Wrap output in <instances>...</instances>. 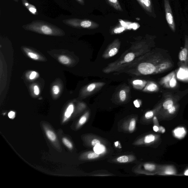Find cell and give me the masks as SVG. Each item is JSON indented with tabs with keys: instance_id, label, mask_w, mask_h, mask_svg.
Segmentation results:
<instances>
[{
	"instance_id": "ee69618b",
	"label": "cell",
	"mask_w": 188,
	"mask_h": 188,
	"mask_svg": "<svg viewBox=\"0 0 188 188\" xmlns=\"http://www.w3.org/2000/svg\"><path fill=\"white\" fill-rule=\"evenodd\" d=\"M165 174H174V171H170V170H168L165 172Z\"/></svg>"
},
{
	"instance_id": "60d3db41",
	"label": "cell",
	"mask_w": 188,
	"mask_h": 188,
	"mask_svg": "<svg viewBox=\"0 0 188 188\" xmlns=\"http://www.w3.org/2000/svg\"><path fill=\"white\" fill-rule=\"evenodd\" d=\"M159 131H158V132L162 133V134H163V133L165 132V129L162 126L159 127Z\"/></svg>"
},
{
	"instance_id": "ab89813d",
	"label": "cell",
	"mask_w": 188,
	"mask_h": 188,
	"mask_svg": "<svg viewBox=\"0 0 188 188\" xmlns=\"http://www.w3.org/2000/svg\"><path fill=\"white\" fill-rule=\"evenodd\" d=\"M153 122L155 125H157L158 127H159V123L158 122V119H157L156 117H154L153 118Z\"/></svg>"
},
{
	"instance_id": "d590c367",
	"label": "cell",
	"mask_w": 188,
	"mask_h": 188,
	"mask_svg": "<svg viewBox=\"0 0 188 188\" xmlns=\"http://www.w3.org/2000/svg\"><path fill=\"white\" fill-rule=\"evenodd\" d=\"M39 87H38L37 86H35L34 87V94L36 95H38L39 94Z\"/></svg>"
},
{
	"instance_id": "5b68a950",
	"label": "cell",
	"mask_w": 188,
	"mask_h": 188,
	"mask_svg": "<svg viewBox=\"0 0 188 188\" xmlns=\"http://www.w3.org/2000/svg\"><path fill=\"white\" fill-rule=\"evenodd\" d=\"M145 11L148 14L153 13L152 3L151 0H137Z\"/></svg>"
},
{
	"instance_id": "2e32d148",
	"label": "cell",
	"mask_w": 188,
	"mask_h": 188,
	"mask_svg": "<svg viewBox=\"0 0 188 188\" xmlns=\"http://www.w3.org/2000/svg\"><path fill=\"white\" fill-rule=\"evenodd\" d=\"M87 119H88V115L87 114H86L81 117L80 119H79V121H78V127H80L84 125L86 122Z\"/></svg>"
},
{
	"instance_id": "f1b7e54d",
	"label": "cell",
	"mask_w": 188,
	"mask_h": 188,
	"mask_svg": "<svg viewBox=\"0 0 188 188\" xmlns=\"http://www.w3.org/2000/svg\"><path fill=\"white\" fill-rule=\"evenodd\" d=\"M52 91L53 94H57L60 92V88L58 86L54 85L53 87Z\"/></svg>"
},
{
	"instance_id": "603a6c76",
	"label": "cell",
	"mask_w": 188,
	"mask_h": 188,
	"mask_svg": "<svg viewBox=\"0 0 188 188\" xmlns=\"http://www.w3.org/2000/svg\"><path fill=\"white\" fill-rule=\"evenodd\" d=\"M117 160L118 162L124 163L128 162L129 158L128 156L124 155V156H121L118 157L117 158Z\"/></svg>"
},
{
	"instance_id": "7bdbcfd3",
	"label": "cell",
	"mask_w": 188,
	"mask_h": 188,
	"mask_svg": "<svg viewBox=\"0 0 188 188\" xmlns=\"http://www.w3.org/2000/svg\"><path fill=\"white\" fill-rule=\"evenodd\" d=\"M159 127L157 126V125H154L153 127V130L155 132H158V131H159Z\"/></svg>"
},
{
	"instance_id": "7c38bea8",
	"label": "cell",
	"mask_w": 188,
	"mask_h": 188,
	"mask_svg": "<svg viewBox=\"0 0 188 188\" xmlns=\"http://www.w3.org/2000/svg\"><path fill=\"white\" fill-rule=\"evenodd\" d=\"M94 152L100 154L105 152L106 149L103 145L100 144L94 146Z\"/></svg>"
},
{
	"instance_id": "ac0fdd59",
	"label": "cell",
	"mask_w": 188,
	"mask_h": 188,
	"mask_svg": "<svg viewBox=\"0 0 188 188\" xmlns=\"http://www.w3.org/2000/svg\"><path fill=\"white\" fill-rule=\"evenodd\" d=\"M26 52L27 53L28 56L29 58H30L31 59L35 60H39V56L37 54H36V53L30 51H26Z\"/></svg>"
},
{
	"instance_id": "74e56055",
	"label": "cell",
	"mask_w": 188,
	"mask_h": 188,
	"mask_svg": "<svg viewBox=\"0 0 188 188\" xmlns=\"http://www.w3.org/2000/svg\"><path fill=\"white\" fill-rule=\"evenodd\" d=\"M36 72L35 71H33L31 73L30 76H29V78L30 79H33L36 77Z\"/></svg>"
},
{
	"instance_id": "7402d4cb",
	"label": "cell",
	"mask_w": 188,
	"mask_h": 188,
	"mask_svg": "<svg viewBox=\"0 0 188 188\" xmlns=\"http://www.w3.org/2000/svg\"><path fill=\"white\" fill-rule=\"evenodd\" d=\"M163 107L165 109H168L173 106V102L171 100H168L163 103Z\"/></svg>"
},
{
	"instance_id": "5bb4252c",
	"label": "cell",
	"mask_w": 188,
	"mask_h": 188,
	"mask_svg": "<svg viewBox=\"0 0 188 188\" xmlns=\"http://www.w3.org/2000/svg\"><path fill=\"white\" fill-rule=\"evenodd\" d=\"M62 142L65 146L68 149H73V146L72 143L66 137H63L62 139Z\"/></svg>"
},
{
	"instance_id": "83f0119b",
	"label": "cell",
	"mask_w": 188,
	"mask_h": 188,
	"mask_svg": "<svg viewBox=\"0 0 188 188\" xmlns=\"http://www.w3.org/2000/svg\"><path fill=\"white\" fill-rule=\"evenodd\" d=\"M118 51L117 49L116 48L112 49L109 52V55L110 57H112L117 54Z\"/></svg>"
},
{
	"instance_id": "3957f363",
	"label": "cell",
	"mask_w": 188,
	"mask_h": 188,
	"mask_svg": "<svg viewBox=\"0 0 188 188\" xmlns=\"http://www.w3.org/2000/svg\"><path fill=\"white\" fill-rule=\"evenodd\" d=\"M164 5L167 23L171 30L174 32L176 30L175 24L169 0H164Z\"/></svg>"
},
{
	"instance_id": "8992f818",
	"label": "cell",
	"mask_w": 188,
	"mask_h": 188,
	"mask_svg": "<svg viewBox=\"0 0 188 188\" xmlns=\"http://www.w3.org/2000/svg\"><path fill=\"white\" fill-rule=\"evenodd\" d=\"M74 111V106L72 104L69 105L67 109L65 111L64 115L63 122L64 123L67 121L71 117Z\"/></svg>"
},
{
	"instance_id": "f35d334b",
	"label": "cell",
	"mask_w": 188,
	"mask_h": 188,
	"mask_svg": "<svg viewBox=\"0 0 188 188\" xmlns=\"http://www.w3.org/2000/svg\"><path fill=\"white\" fill-rule=\"evenodd\" d=\"M143 83V81L141 80H137L134 81V82H133V84L135 85H142Z\"/></svg>"
},
{
	"instance_id": "8d00e7d4",
	"label": "cell",
	"mask_w": 188,
	"mask_h": 188,
	"mask_svg": "<svg viewBox=\"0 0 188 188\" xmlns=\"http://www.w3.org/2000/svg\"><path fill=\"white\" fill-rule=\"evenodd\" d=\"M169 113L171 114H173L176 111V108L174 106H172L169 109H168Z\"/></svg>"
},
{
	"instance_id": "44dd1931",
	"label": "cell",
	"mask_w": 188,
	"mask_h": 188,
	"mask_svg": "<svg viewBox=\"0 0 188 188\" xmlns=\"http://www.w3.org/2000/svg\"><path fill=\"white\" fill-rule=\"evenodd\" d=\"M136 125V121L134 118H133L130 122L129 130L130 132H132L135 129Z\"/></svg>"
},
{
	"instance_id": "b9f144b4",
	"label": "cell",
	"mask_w": 188,
	"mask_h": 188,
	"mask_svg": "<svg viewBox=\"0 0 188 188\" xmlns=\"http://www.w3.org/2000/svg\"><path fill=\"white\" fill-rule=\"evenodd\" d=\"M134 106L137 108H139L140 107L139 103L138 101L136 100L134 102Z\"/></svg>"
},
{
	"instance_id": "d6986e66",
	"label": "cell",
	"mask_w": 188,
	"mask_h": 188,
	"mask_svg": "<svg viewBox=\"0 0 188 188\" xmlns=\"http://www.w3.org/2000/svg\"><path fill=\"white\" fill-rule=\"evenodd\" d=\"M144 167L145 169L149 171H154L156 168V166L154 165L150 164H145Z\"/></svg>"
},
{
	"instance_id": "f6af8a7d",
	"label": "cell",
	"mask_w": 188,
	"mask_h": 188,
	"mask_svg": "<svg viewBox=\"0 0 188 188\" xmlns=\"http://www.w3.org/2000/svg\"><path fill=\"white\" fill-rule=\"evenodd\" d=\"M78 1V2L80 4L82 5H84V0H77Z\"/></svg>"
},
{
	"instance_id": "cb8c5ba5",
	"label": "cell",
	"mask_w": 188,
	"mask_h": 188,
	"mask_svg": "<svg viewBox=\"0 0 188 188\" xmlns=\"http://www.w3.org/2000/svg\"><path fill=\"white\" fill-rule=\"evenodd\" d=\"M99 156V154L96 153L95 152H91L88 154L87 157L89 159H92L98 158Z\"/></svg>"
},
{
	"instance_id": "ffe728a7",
	"label": "cell",
	"mask_w": 188,
	"mask_h": 188,
	"mask_svg": "<svg viewBox=\"0 0 188 188\" xmlns=\"http://www.w3.org/2000/svg\"><path fill=\"white\" fill-rule=\"evenodd\" d=\"M177 75H177V76H178L179 78L183 79V78L188 76V73L184 69H181L180 71H179Z\"/></svg>"
},
{
	"instance_id": "9a60e30c",
	"label": "cell",
	"mask_w": 188,
	"mask_h": 188,
	"mask_svg": "<svg viewBox=\"0 0 188 188\" xmlns=\"http://www.w3.org/2000/svg\"><path fill=\"white\" fill-rule=\"evenodd\" d=\"M155 139V136L153 134H149L146 136L144 139L145 143L148 144L153 142Z\"/></svg>"
},
{
	"instance_id": "52a82bcc",
	"label": "cell",
	"mask_w": 188,
	"mask_h": 188,
	"mask_svg": "<svg viewBox=\"0 0 188 188\" xmlns=\"http://www.w3.org/2000/svg\"><path fill=\"white\" fill-rule=\"evenodd\" d=\"M45 134L48 139L52 143L57 141V137L54 132L49 129H45Z\"/></svg>"
},
{
	"instance_id": "f546056e",
	"label": "cell",
	"mask_w": 188,
	"mask_h": 188,
	"mask_svg": "<svg viewBox=\"0 0 188 188\" xmlns=\"http://www.w3.org/2000/svg\"><path fill=\"white\" fill-rule=\"evenodd\" d=\"M169 84L170 86L172 87V88H174L177 85V80H176L175 78H173L170 80Z\"/></svg>"
},
{
	"instance_id": "6da1fadb",
	"label": "cell",
	"mask_w": 188,
	"mask_h": 188,
	"mask_svg": "<svg viewBox=\"0 0 188 188\" xmlns=\"http://www.w3.org/2000/svg\"><path fill=\"white\" fill-rule=\"evenodd\" d=\"M23 27L26 30L33 31L46 35H56L62 31L57 26L40 20L35 21L25 25Z\"/></svg>"
},
{
	"instance_id": "4dcf8cb0",
	"label": "cell",
	"mask_w": 188,
	"mask_h": 188,
	"mask_svg": "<svg viewBox=\"0 0 188 188\" xmlns=\"http://www.w3.org/2000/svg\"><path fill=\"white\" fill-rule=\"evenodd\" d=\"M154 115V112L152 111H149L147 112H146L145 114V117L147 119H150L153 117Z\"/></svg>"
},
{
	"instance_id": "d4e9b609",
	"label": "cell",
	"mask_w": 188,
	"mask_h": 188,
	"mask_svg": "<svg viewBox=\"0 0 188 188\" xmlns=\"http://www.w3.org/2000/svg\"><path fill=\"white\" fill-rule=\"evenodd\" d=\"M170 65L168 63H164L159 65V71H161L168 69L170 66Z\"/></svg>"
},
{
	"instance_id": "1f68e13d",
	"label": "cell",
	"mask_w": 188,
	"mask_h": 188,
	"mask_svg": "<svg viewBox=\"0 0 188 188\" xmlns=\"http://www.w3.org/2000/svg\"><path fill=\"white\" fill-rule=\"evenodd\" d=\"M174 73L170 74L168 75V76L166 77L165 79H164V81L165 82H168L169 80H171L172 78H174Z\"/></svg>"
},
{
	"instance_id": "9c48e42d",
	"label": "cell",
	"mask_w": 188,
	"mask_h": 188,
	"mask_svg": "<svg viewBox=\"0 0 188 188\" xmlns=\"http://www.w3.org/2000/svg\"><path fill=\"white\" fill-rule=\"evenodd\" d=\"M107 1L115 9L119 11H123L122 9L118 0H107Z\"/></svg>"
},
{
	"instance_id": "4316f807",
	"label": "cell",
	"mask_w": 188,
	"mask_h": 188,
	"mask_svg": "<svg viewBox=\"0 0 188 188\" xmlns=\"http://www.w3.org/2000/svg\"><path fill=\"white\" fill-rule=\"evenodd\" d=\"M119 97L121 100L122 102H124L125 100L126 95V93L124 90H122L120 92Z\"/></svg>"
},
{
	"instance_id": "30bf717a",
	"label": "cell",
	"mask_w": 188,
	"mask_h": 188,
	"mask_svg": "<svg viewBox=\"0 0 188 188\" xmlns=\"http://www.w3.org/2000/svg\"><path fill=\"white\" fill-rule=\"evenodd\" d=\"M188 58V49L185 47L180 51L179 54V59L182 61H185Z\"/></svg>"
},
{
	"instance_id": "e575fe53",
	"label": "cell",
	"mask_w": 188,
	"mask_h": 188,
	"mask_svg": "<svg viewBox=\"0 0 188 188\" xmlns=\"http://www.w3.org/2000/svg\"><path fill=\"white\" fill-rule=\"evenodd\" d=\"M96 85L94 84H92L90 85L87 88V90L88 91H91L94 90L95 88Z\"/></svg>"
},
{
	"instance_id": "bcb514c9",
	"label": "cell",
	"mask_w": 188,
	"mask_h": 188,
	"mask_svg": "<svg viewBox=\"0 0 188 188\" xmlns=\"http://www.w3.org/2000/svg\"><path fill=\"white\" fill-rule=\"evenodd\" d=\"M185 175L188 176V170H187L184 173Z\"/></svg>"
},
{
	"instance_id": "277c9868",
	"label": "cell",
	"mask_w": 188,
	"mask_h": 188,
	"mask_svg": "<svg viewBox=\"0 0 188 188\" xmlns=\"http://www.w3.org/2000/svg\"><path fill=\"white\" fill-rule=\"evenodd\" d=\"M138 70L142 74L147 75L153 73L155 70V67L152 64L143 63L140 64L138 66Z\"/></svg>"
},
{
	"instance_id": "ba28073f",
	"label": "cell",
	"mask_w": 188,
	"mask_h": 188,
	"mask_svg": "<svg viewBox=\"0 0 188 188\" xmlns=\"http://www.w3.org/2000/svg\"><path fill=\"white\" fill-rule=\"evenodd\" d=\"M24 5L26 7L30 13L34 15H36L37 13V10L34 6L29 4L26 0H22Z\"/></svg>"
},
{
	"instance_id": "d6a6232c",
	"label": "cell",
	"mask_w": 188,
	"mask_h": 188,
	"mask_svg": "<svg viewBox=\"0 0 188 188\" xmlns=\"http://www.w3.org/2000/svg\"><path fill=\"white\" fill-rule=\"evenodd\" d=\"M9 118L11 119H14L16 116L15 112H13V111H11L8 113V115Z\"/></svg>"
},
{
	"instance_id": "e0dca14e",
	"label": "cell",
	"mask_w": 188,
	"mask_h": 188,
	"mask_svg": "<svg viewBox=\"0 0 188 188\" xmlns=\"http://www.w3.org/2000/svg\"><path fill=\"white\" fill-rule=\"evenodd\" d=\"M134 57H135V56L134 53H128L125 56L124 60L126 62L129 63V62L132 61V60H134Z\"/></svg>"
},
{
	"instance_id": "7a4b0ae2",
	"label": "cell",
	"mask_w": 188,
	"mask_h": 188,
	"mask_svg": "<svg viewBox=\"0 0 188 188\" xmlns=\"http://www.w3.org/2000/svg\"><path fill=\"white\" fill-rule=\"evenodd\" d=\"M64 23L72 27L84 29H94L99 27L98 24L89 20H81L77 19H66L63 21Z\"/></svg>"
},
{
	"instance_id": "8fae6325",
	"label": "cell",
	"mask_w": 188,
	"mask_h": 188,
	"mask_svg": "<svg viewBox=\"0 0 188 188\" xmlns=\"http://www.w3.org/2000/svg\"><path fill=\"white\" fill-rule=\"evenodd\" d=\"M174 134L176 137L180 139L185 135L186 131L184 128H179L174 130Z\"/></svg>"
},
{
	"instance_id": "4fadbf2b",
	"label": "cell",
	"mask_w": 188,
	"mask_h": 188,
	"mask_svg": "<svg viewBox=\"0 0 188 188\" xmlns=\"http://www.w3.org/2000/svg\"><path fill=\"white\" fill-rule=\"evenodd\" d=\"M59 61L63 64H68L70 63V60L69 57L66 56L61 55L59 57Z\"/></svg>"
},
{
	"instance_id": "836d02e7",
	"label": "cell",
	"mask_w": 188,
	"mask_h": 188,
	"mask_svg": "<svg viewBox=\"0 0 188 188\" xmlns=\"http://www.w3.org/2000/svg\"><path fill=\"white\" fill-rule=\"evenodd\" d=\"M100 144V141L99 140L97 139H94L91 142V144L94 147Z\"/></svg>"
},
{
	"instance_id": "484cf974",
	"label": "cell",
	"mask_w": 188,
	"mask_h": 188,
	"mask_svg": "<svg viewBox=\"0 0 188 188\" xmlns=\"http://www.w3.org/2000/svg\"><path fill=\"white\" fill-rule=\"evenodd\" d=\"M157 85L154 84H152L149 85L147 87L148 91H155L157 88Z\"/></svg>"
}]
</instances>
